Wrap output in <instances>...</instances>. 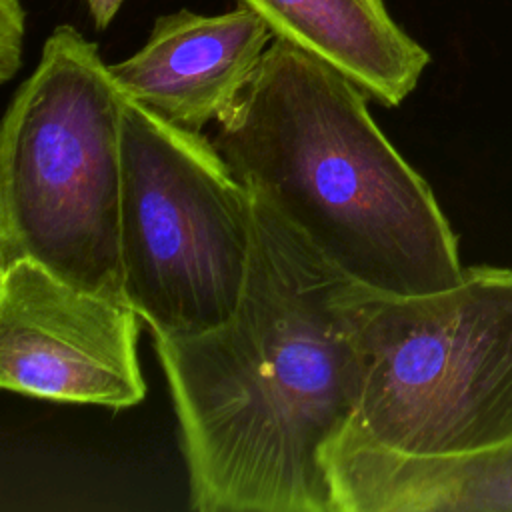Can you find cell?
Listing matches in <instances>:
<instances>
[{"instance_id":"11","label":"cell","mask_w":512,"mask_h":512,"mask_svg":"<svg viewBox=\"0 0 512 512\" xmlns=\"http://www.w3.org/2000/svg\"><path fill=\"white\" fill-rule=\"evenodd\" d=\"M122 4H124V0H86L90 18H92L94 26L100 30H104L114 20V16L118 14Z\"/></svg>"},{"instance_id":"9","label":"cell","mask_w":512,"mask_h":512,"mask_svg":"<svg viewBox=\"0 0 512 512\" xmlns=\"http://www.w3.org/2000/svg\"><path fill=\"white\" fill-rule=\"evenodd\" d=\"M284 38L326 60L368 98L398 106L430 54L390 16L384 0H238Z\"/></svg>"},{"instance_id":"5","label":"cell","mask_w":512,"mask_h":512,"mask_svg":"<svg viewBox=\"0 0 512 512\" xmlns=\"http://www.w3.org/2000/svg\"><path fill=\"white\" fill-rule=\"evenodd\" d=\"M124 296L152 336L224 324L250 274L256 204L212 138L132 102L122 112Z\"/></svg>"},{"instance_id":"6","label":"cell","mask_w":512,"mask_h":512,"mask_svg":"<svg viewBox=\"0 0 512 512\" xmlns=\"http://www.w3.org/2000/svg\"><path fill=\"white\" fill-rule=\"evenodd\" d=\"M142 322L126 298L78 288L34 260L0 266V386L62 404L136 406L146 396Z\"/></svg>"},{"instance_id":"2","label":"cell","mask_w":512,"mask_h":512,"mask_svg":"<svg viewBox=\"0 0 512 512\" xmlns=\"http://www.w3.org/2000/svg\"><path fill=\"white\" fill-rule=\"evenodd\" d=\"M366 96L326 60L272 38L212 142L350 280L390 296L452 288L464 276L458 236Z\"/></svg>"},{"instance_id":"10","label":"cell","mask_w":512,"mask_h":512,"mask_svg":"<svg viewBox=\"0 0 512 512\" xmlns=\"http://www.w3.org/2000/svg\"><path fill=\"white\" fill-rule=\"evenodd\" d=\"M26 10L20 0H0V82H8L22 64Z\"/></svg>"},{"instance_id":"8","label":"cell","mask_w":512,"mask_h":512,"mask_svg":"<svg viewBox=\"0 0 512 512\" xmlns=\"http://www.w3.org/2000/svg\"><path fill=\"white\" fill-rule=\"evenodd\" d=\"M334 512H512V440L406 454L350 426L326 454Z\"/></svg>"},{"instance_id":"4","label":"cell","mask_w":512,"mask_h":512,"mask_svg":"<svg viewBox=\"0 0 512 512\" xmlns=\"http://www.w3.org/2000/svg\"><path fill=\"white\" fill-rule=\"evenodd\" d=\"M358 348L360 436L406 454L512 440V268L466 266L456 286L420 296L368 290Z\"/></svg>"},{"instance_id":"1","label":"cell","mask_w":512,"mask_h":512,"mask_svg":"<svg viewBox=\"0 0 512 512\" xmlns=\"http://www.w3.org/2000/svg\"><path fill=\"white\" fill-rule=\"evenodd\" d=\"M254 194V192H252ZM256 238L236 312L188 338L152 336L196 512H334L326 454L362 392L370 288L334 268L254 194Z\"/></svg>"},{"instance_id":"7","label":"cell","mask_w":512,"mask_h":512,"mask_svg":"<svg viewBox=\"0 0 512 512\" xmlns=\"http://www.w3.org/2000/svg\"><path fill=\"white\" fill-rule=\"evenodd\" d=\"M272 38L266 22L244 6L218 16L182 8L156 18L144 46L108 66L132 102L202 132L234 104Z\"/></svg>"},{"instance_id":"3","label":"cell","mask_w":512,"mask_h":512,"mask_svg":"<svg viewBox=\"0 0 512 512\" xmlns=\"http://www.w3.org/2000/svg\"><path fill=\"white\" fill-rule=\"evenodd\" d=\"M98 46L60 24L10 100L0 134V266L28 258L62 280L124 296L122 112Z\"/></svg>"}]
</instances>
